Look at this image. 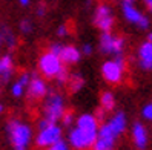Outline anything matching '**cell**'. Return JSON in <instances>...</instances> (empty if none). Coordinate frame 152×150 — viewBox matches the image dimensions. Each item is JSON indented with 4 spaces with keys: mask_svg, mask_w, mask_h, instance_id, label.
<instances>
[{
    "mask_svg": "<svg viewBox=\"0 0 152 150\" xmlns=\"http://www.w3.org/2000/svg\"><path fill=\"white\" fill-rule=\"evenodd\" d=\"M98 122L100 121L92 113H82L75 120V127L69 130V135H68L69 147H74L77 150L92 147L97 139L98 127H100Z\"/></svg>",
    "mask_w": 152,
    "mask_h": 150,
    "instance_id": "obj_1",
    "label": "cell"
},
{
    "mask_svg": "<svg viewBox=\"0 0 152 150\" xmlns=\"http://www.w3.org/2000/svg\"><path fill=\"white\" fill-rule=\"evenodd\" d=\"M8 139L12 149L15 150H26L32 141V129L29 124L20 120H11L6 126Z\"/></svg>",
    "mask_w": 152,
    "mask_h": 150,
    "instance_id": "obj_2",
    "label": "cell"
},
{
    "mask_svg": "<svg viewBox=\"0 0 152 150\" xmlns=\"http://www.w3.org/2000/svg\"><path fill=\"white\" fill-rule=\"evenodd\" d=\"M102 77L106 83L117 86L123 81L124 72H126V60L123 55H115L112 60H106L100 67Z\"/></svg>",
    "mask_w": 152,
    "mask_h": 150,
    "instance_id": "obj_3",
    "label": "cell"
},
{
    "mask_svg": "<svg viewBox=\"0 0 152 150\" xmlns=\"http://www.w3.org/2000/svg\"><path fill=\"white\" fill-rule=\"evenodd\" d=\"M65 113V98L58 92H48L43 103V118L49 122H58Z\"/></svg>",
    "mask_w": 152,
    "mask_h": 150,
    "instance_id": "obj_4",
    "label": "cell"
},
{
    "mask_svg": "<svg viewBox=\"0 0 152 150\" xmlns=\"http://www.w3.org/2000/svg\"><path fill=\"white\" fill-rule=\"evenodd\" d=\"M98 46H100V52L104 55H123L126 41L120 35H114L111 31L102 32L100 40H98Z\"/></svg>",
    "mask_w": 152,
    "mask_h": 150,
    "instance_id": "obj_5",
    "label": "cell"
},
{
    "mask_svg": "<svg viewBox=\"0 0 152 150\" xmlns=\"http://www.w3.org/2000/svg\"><path fill=\"white\" fill-rule=\"evenodd\" d=\"M121 14L124 17V20L128 23H131L132 26H135L138 29H143V31L149 29V26H151L149 17L145 12H141L132 2H123L121 3Z\"/></svg>",
    "mask_w": 152,
    "mask_h": 150,
    "instance_id": "obj_6",
    "label": "cell"
},
{
    "mask_svg": "<svg viewBox=\"0 0 152 150\" xmlns=\"http://www.w3.org/2000/svg\"><path fill=\"white\" fill-rule=\"evenodd\" d=\"M39 70L40 74L43 75V78H48V80H54L56 75L58 74V70L63 67V63L58 55L52 54V52L46 51L39 57Z\"/></svg>",
    "mask_w": 152,
    "mask_h": 150,
    "instance_id": "obj_7",
    "label": "cell"
},
{
    "mask_svg": "<svg viewBox=\"0 0 152 150\" xmlns=\"http://www.w3.org/2000/svg\"><path fill=\"white\" fill-rule=\"evenodd\" d=\"M61 135H63V132H61V127L57 126V122H51V124H48L46 127L39 129V133L35 135L34 143H35V146H37V147L49 149L57 139L63 138Z\"/></svg>",
    "mask_w": 152,
    "mask_h": 150,
    "instance_id": "obj_8",
    "label": "cell"
},
{
    "mask_svg": "<svg viewBox=\"0 0 152 150\" xmlns=\"http://www.w3.org/2000/svg\"><path fill=\"white\" fill-rule=\"evenodd\" d=\"M114 23H115V17H114L111 6L106 3L98 5L94 12V26L95 28L100 29V32H108V31H112Z\"/></svg>",
    "mask_w": 152,
    "mask_h": 150,
    "instance_id": "obj_9",
    "label": "cell"
},
{
    "mask_svg": "<svg viewBox=\"0 0 152 150\" xmlns=\"http://www.w3.org/2000/svg\"><path fill=\"white\" fill-rule=\"evenodd\" d=\"M117 139H118V136L109 129V126L106 124V122H103V124L98 127L97 139H95L92 149L94 150H112V149H115Z\"/></svg>",
    "mask_w": 152,
    "mask_h": 150,
    "instance_id": "obj_10",
    "label": "cell"
},
{
    "mask_svg": "<svg viewBox=\"0 0 152 150\" xmlns=\"http://www.w3.org/2000/svg\"><path fill=\"white\" fill-rule=\"evenodd\" d=\"M131 138H132V144L140 150H145L149 144V132L146 126L140 121H135L131 127Z\"/></svg>",
    "mask_w": 152,
    "mask_h": 150,
    "instance_id": "obj_11",
    "label": "cell"
},
{
    "mask_svg": "<svg viewBox=\"0 0 152 150\" xmlns=\"http://www.w3.org/2000/svg\"><path fill=\"white\" fill-rule=\"evenodd\" d=\"M138 67L145 72H152V41H143L137 49Z\"/></svg>",
    "mask_w": 152,
    "mask_h": 150,
    "instance_id": "obj_12",
    "label": "cell"
},
{
    "mask_svg": "<svg viewBox=\"0 0 152 150\" xmlns=\"http://www.w3.org/2000/svg\"><path fill=\"white\" fill-rule=\"evenodd\" d=\"M48 92H49L48 84L42 77H37V75L31 77V81L28 84V95H29L31 100H35V101L42 100L48 95Z\"/></svg>",
    "mask_w": 152,
    "mask_h": 150,
    "instance_id": "obj_13",
    "label": "cell"
},
{
    "mask_svg": "<svg viewBox=\"0 0 152 150\" xmlns=\"http://www.w3.org/2000/svg\"><path fill=\"white\" fill-rule=\"evenodd\" d=\"M106 124H108L109 129L120 138L124 132H126V129H128V117H126V113H124V112L118 110V112H115L108 121H106Z\"/></svg>",
    "mask_w": 152,
    "mask_h": 150,
    "instance_id": "obj_14",
    "label": "cell"
},
{
    "mask_svg": "<svg viewBox=\"0 0 152 150\" xmlns=\"http://www.w3.org/2000/svg\"><path fill=\"white\" fill-rule=\"evenodd\" d=\"M58 57L61 60V63L66 64V66L77 64L80 61V58H82V51L75 46H72V45H68V46H63Z\"/></svg>",
    "mask_w": 152,
    "mask_h": 150,
    "instance_id": "obj_15",
    "label": "cell"
},
{
    "mask_svg": "<svg viewBox=\"0 0 152 150\" xmlns=\"http://www.w3.org/2000/svg\"><path fill=\"white\" fill-rule=\"evenodd\" d=\"M14 60L10 54H5L0 57V81L6 83L11 80V77L14 74Z\"/></svg>",
    "mask_w": 152,
    "mask_h": 150,
    "instance_id": "obj_16",
    "label": "cell"
},
{
    "mask_svg": "<svg viewBox=\"0 0 152 150\" xmlns=\"http://www.w3.org/2000/svg\"><path fill=\"white\" fill-rule=\"evenodd\" d=\"M100 106L104 112H112L115 109V95L109 91H104L100 95Z\"/></svg>",
    "mask_w": 152,
    "mask_h": 150,
    "instance_id": "obj_17",
    "label": "cell"
},
{
    "mask_svg": "<svg viewBox=\"0 0 152 150\" xmlns=\"http://www.w3.org/2000/svg\"><path fill=\"white\" fill-rule=\"evenodd\" d=\"M68 83H69V91L72 92V93H75V92H78V91H82V87L85 86L83 77L78 75V74H75V75H72V77H69Z\"/></svg>",
    "mask_w": 152,
    "mask_h": 150,
    "instance_id": "obj_18",
    "label": "cell"
},
{
    "mask_svg": "<svg viewBox=\"0 0 152 150\" xmlns=\"http://www.w3.org/2000/svg\"><path fill=\"white\" fill-rule=\"evenodd\" d=\"M25 91H26V86L22 83V81H14L12 87H11V93L14 98H22V96L25 95Z\"/></svg>",
    "mask_w": 152,
    "mask_h": 150,
    "instance_id": "obj_19",
    "label": "cell"
},
{
    "mask_svg": "<svg viewBox=\"0 0 152 150\" xmlns=\"http://www.w3.org/2000/svg\"><path fill=\"white\" fill-rule=\"evenodd\" d=\"M54 80H56L58 84H65V83H68V80H69V70H68L66 64H63V67L58 70V74L56 75Z\"/></svg>",
    "mask_w": 152,
    "mask_h": 150,
    "instance_id": "obj_20",
    "label": "cell"
},
{
    "mask_svg": "<svg viewBox=\"0 0 152 150\" xmlns=\"http://www.w3.org/2000/svg\"><path fill=\"white\" fill-rule=\"evenodd\" d=\"M2 40L6 43V46L8 48H15V45H17V38L14 37V34L12 32H10V31H5V34H2Z\"/></svg>",
    "mask_w": 152,
    "mask_h": 150,
    "instance_id": "obj_21",
    "label": "cell"
},
{
    "mask_svg": "<svg viewBox=\"0 0 152 150\" xmlns=\"http://www.w3.org/2000/svg\"><path fill=\"white\" fill-rule=\"evenodd\" d=\"M141 117H143V120H145V121L152 122V101L146 103L141 107Z\"/></svg>",
    "mask_w": 152,
    "mask_h": 150,
    "instance_id": "obj_22",
    "label": "cell"
},
{
    "mask_svg": "<svg viewBox=\"0 0 152 150\" xmlns=\"http://www.w3.org/2000/svg\"><path fill=\"white\" fill-rule=\"evenodd\" d=\"M68 149H69V143H68V141H65L63 138L57 139L56 143L49 147V150H68Z\"/></svg>",
    "mask_w": 152,
    "mask_h": 150,
    "instance_id": "obj_23",
    "label": "cell"
},
{
    "mask_svg": "<svg viewBox=\"0 0 152 150\" xmlns=\"http://www.w3.org/2000/svg\"><path fill=\"white\" fill-rule=\"evenodd\" d=\"M61 121H63V126H71L72 122H75V115L71 110H65L63 117H61Z\"/></svg>",
    "mask_w": 152,
    "mask_h": 150,
    "instance_id": "obj_24",
    "label": "cell"
},
{
    "mask_svg": "<svg viewBox=\"0 0 152 150\" xmlns=\"http://www.w3.org/2000/svg\"><path fill=\"white\" fill-rule=\"evenodd\" d=\"M20 32L22 34H31L32 32V23L29 20H22L20 22Z\"/></svg>",
    "mask_w": 152,
    "mask_h": 150,
    "instance_id": "obj_25",
    "label": "cell"
},
{
    "mask_svg": "<svg viewBox=\"0 0 152 150\" xmlns=\"http://www.w3.org/2000/svg\"><path fill=\"white\" fill-rule=\"evenodd\" d=\"M61 49H63V45H60V43H51L48 46V51L52 52V54H56V55H60Z\"/></svg>",
    "mask_w": 152,
    "mask_h": 150,
    "instance_id": "obj_26",
    "label": "cell"
},
{
    "mask_svg": "<svg viewBox=\"0 0 152 150\" xmlns=\"http://www.w3.org/2000/svg\"><path fill=\"white\" fill-rule=\"evenodd\" d=\"M56 34H57V37H66V35H68L66 25H60L58 28H57V31H56Z\"/></svg>",
    "mask_w": 152,
    "mask_h": 150,
    "instance_id": "obj_27",
    "label": "cell"
},
{
    "mask_svg": "<svg viewBox=\"0 0 152 150\" xmlns=\"http://www.w3.org/2000/svg\"><path fill=\"white\" fill-rule=\"evenodd\" d=\"M82 52H83L85 55H91V54H92V45H91V43H86V45H83Z\"/></svg>",
    "mask_w": 152,
    "mask_h": 150,
    "instance_id": "obj_28",
    "label": "cell"
},
{
    "mask_svg": "<svg viewBox=\"0 0 152 150\" xmlns=\"http://www.w3.org/2000/svg\"><path fill=\"white\" fill-rule=\"evenodd\" d=\"M143 3H145V6H146V9L152 14V0H143Z\"/></svg>",
    "mask_w": 152,
    "mask_h": 150,
    "instance_id": "obj_29",
    "label": "cell"
},
{
    "mask_svg": "<svg viewBox=\"0 0 152 150\" xmlns=\"http://www.w3.org/2000/svg\"><path fill=\"white\" fill-rule=\"evenodd\" d=\"M19 3H20L22 6H28V5L31 3V0H19Z\"/></svg>",
    "mask_w": 152,
    "mask_h": 150,
    "instance_id": "obj_30",
    "label": "cell"
},
{
    "mask_svg": "<svg viewBox=\"0 0 152 150\" xmlns=\"http://www.w3.org/2000/svg\"><path fill=\"white\" fill-rule=\"evenodd\" d=\"M37 14H39V15H45V8H43V6H42L40 9L37 11Z\"/></svg>",
    "mask_w": 152,
    "mask_h": 150,
    "instance_id": "obj_31",
    "label": "cell"
},
{
    "mask_svg": "<svg viewBox=\"0 0 152 150\" xmlns=\"http://www.w3.org/2000/svg\"><path fill=\"white\" fill-rule=\"evenodd\" d=\"M146 40L152 41V31H149V34H148V38H146Z\"/></svg>",
    "mask_w": 152,
    "mask_h": 150,
    "instance_id": "obj_32",
    "label": "cell"
},
{
    "mask_svg": "<svg viewBox=\"0 0 152 150\" xmlns=\"http://www.w3.org/2000/svg\"><path fill=\"white\" fill-rule=\"evenodd\" d=\"M3 113V104H0V115Z\"/></svg>",
    "mask_w": 152,
    "mask_h": 150,
    "instance_id": "obj_33",
    "label": "cell"
},
{
    "mask_svg": "<svg viewBox=\"0 0 152 150\" xmlns=\"http://www.w3.org/2000/svg\"><path fill=\"white\" fill-rule=\"evenodd\" d=\"M123 2H132V3H134V2H135V0H123Z\"/></svg>",
    "mask_w": 152,
    "mask_h": 150,
    "instance_id": "obj_34",
    "label": "cell"
},
{
    "mask_svg": "<svg viewBox=\"0 0 152 150\" xmlns=\"http://www.w3.org/2000/svg\"><path fill=\"white\" fill-rule=\"evenodd\" d=\"M2 41H3V40H2V34H0V45H2Z\"/></svg>",
    "mask_w": 152,
    "mask_h": 150,
    "instance_id": "obj_35",
    "label": "cell"
},
{
    "mask_svg": "<svg viewBox=\"0 0 152 150\" xmlns=\"http://www.w3.org/2000/svg\"><path fill=\"white\" fill-rule=\"evenodd\" d=\"M0 89H2V81H0Z\"/></svg>",
    "mask_w": 152,
    "mask_h": 150,
    "instance_id": "obj_36",
    "label": "cell"
}]
</instances>
